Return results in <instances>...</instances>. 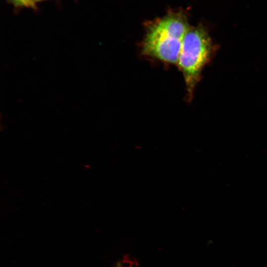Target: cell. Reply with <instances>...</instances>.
<instances>
[{
    "mask_svg": "<svg viewBox=\"0 0 267 267\" xmlns=\"http://www.w3.org/2000/svg\"><path fill=\"white\" fill-rule=\"evenodd\" d=\"M16 5L25 6L26 5L24 0H10Z\"/></svg>",
    "mask_w": 267,
    "mask_h": 267,
    "instance_id": "obj_3",
    "label": "cell"
},
{
    "mask_svg": "<svg viewBox=\"0 0 267 267\" xmlns=\"http://www.w3.org/2000/svg\"><path fill=\"white\" fill-rule=\"evenodd\" d=\"M26 7H31L32 8H35L36 4L33 3L31 0H24Z\"/></svg>",
    "mask_w": 267,
    "mask_h": 267,
    "instance_id": "obj_4",
    "label": "cell"
},
{
    "mask_svg": "<svg viewBox=\"0 0 267 267\" xmlns=\"http://www.w3.org/2000/svg\"><path fill=\"white\" fill-rule=\"evenodd\" d=\"M117 267H122L121 266L120 264H118Z\"/></svg>",
    "mask_w": 267,
    "mask_h": 267,
    "instance_id": "obj_6",
    "label": "cell"
},
{
    "mask_svg": "<svg viewBox=\"0 0 267 267\" xmlns=\"http://www.w3.org/2000/svg\"><path fill=\"white\" fill-rule=\"evenodd\" d=\"M189 26L178 14L150 25L140 45L141 54L167 65H177L183 37Z\"/></svg>",
    "mask_w": 267,
    "mask_h": 267,
    "instance_id": "obj_1",
    "label": "cell"
},
{
    "mask_svg": "<svg viewBox=\"0 0 267 267\" xmlns=\"http://www.w3.org/2000/svg\"><path fill=\"white\" fill-rule=\"evenodd\" d=\"M217 45L202 26L189 27L181 46L177 65L185 86V99L190 102L195 89L201 79L205 66L213 57Z\"/></svg>",
    "mask_w": 267,
    "mask_h": 267,
    "instance_id": "obj_2",
    "label": "cell"
},
{
    "mask_svg": "<svg viewBox=\"0 0 267 267\" xmlns=\"http://www.w3.org/2000/svg\"><path fill=\"white\" fill-rule=\"evenodd\" d=\"M44 0H31V1L33 3H34L35 4H36V2H40V1H44Z\"/></svg>",
    "mask_w": 267,
    "mask_h": 267,
    "instance_id": "obj_5",
    "label": "cell"
}]
</instances>
